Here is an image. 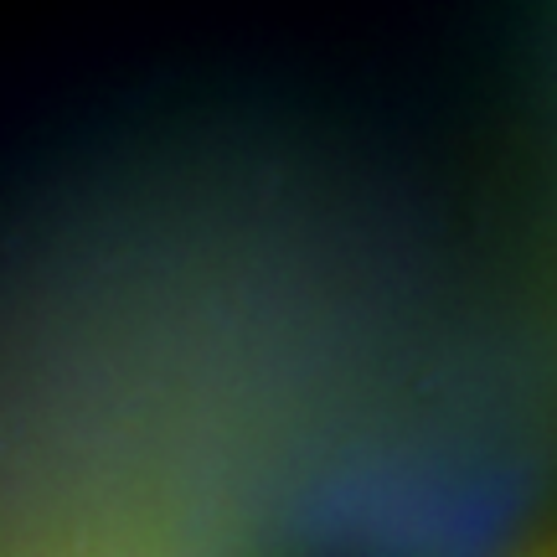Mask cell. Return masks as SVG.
<instances>
[{
  "instance_id": "obj_1",
  "label": "cell",
  "mask_w": 557,
  "mask_h": 557,
  "mask_svg": "<svg viewBox=\"0 0 557 557\" xmlns=\"http://www.w3.org/2000/svg\"><path fill=\"white\" fill-rule=\"evenodd\" d=\"M553 557H557V553H553Z\"/></svg>"
}]
</instances>
